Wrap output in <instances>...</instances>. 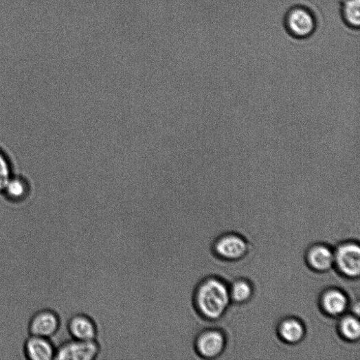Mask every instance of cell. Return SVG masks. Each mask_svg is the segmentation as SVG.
Here are the masks:
<instances>
[{
	"instance_id": "obj_2",
	"label": "cell",
	"mask_w": 360,
	"mask_h": 360,
	"mask_svg": "<svg viewBox=\"0 0 360 360\" xmlns=\"http://www.w3.org/2000/svg\"><path fill=\"white\" fill-rule=\"evenodd\" d=\"M283 23L287 34L298 40L309 38L317 27L315 12L308 7L302 5H296L289 9Z\"/></svg>"
},
{
	"instance_id": "obj_5",
	"label": "cell",
	"mask_w": 360,
	"mask_h": 360,
	"mask_svg": "<svg viewBox=\"0 0 360 360\" xmlns=\"http://www.w3.org/2000/svg\"><path fill=\"white\" fill-rule=\"evenodd\" d=\"M250 250L247 239L235 233L221 235L213 245L214 254L226 261H241L248 256Z\"/></svg>"
},
{
	"instance_id": "obj_7",
	"label": "cell",
	"mask_w": 360,
	"mask_h": 360,
	"mask_svg": "<svg viewBox=\"0 0 360 360\" xmlns=\"http://www.w3.org/2000/svg\"><path fill=\"white\" fill-rule=\"evenodd\" d=\"M63 325L62 318L54 311L49 309L37 312L28 324L30 335L50 339L55 336Z\"/></svg>"
},
{
	"instance_id": "obj_6",
	"label": "cell",
	"mask_w": 360,
	"mask_h": 360,
	"mask_svg": "<svg viewBox=\"0 0 360 360\" xmlns=\"http://www.w3.org/2000/svg\"><path fill=\"white\" fill-rule=\"evenodd\" d=\"M100 348L97 341L70 339L56 347V360H98Z\"/></svg>"
},
{
	"instance_id": "obj_9",
	"label": "cell",
	"mask_w": 360,
	"mask_h": 360,
	"mask_svg": "<svg viewBox=\"0 0 360 360\" xmlns=\"http://www.w3.org/2000/svg\"><path fill=\"white\" fill-rule=\"evenodd\" d=\"M67 333L70 339L80 341H96L98 326L94 319L83 313L71 316L66 325Z\"/></svg>"
},
{
	"instance_id": "obj_10",
	"label": "cell",
	"mask_w": 360,
	"mask_h": 360,
	"mask_svg": "<svg viewBox=\"0 0 360 360\" xmlns=\"http://www.w3.org/2000/svg\"><path fill=\"white\" fill-rule=\"evenodd\" d=\"M278 335L284 344L298 349V344L304 341L306 337V326L301 319L289 317L280 322Z\"/></svg>"
},
{
	"instance_id": "obj_14",
	"label": "cell",
	"mask_w": 360,
	"mask_h": 360,
	"mask_svg": "<svg viewBox=\"0 0 360 360\" xmlns=\"http://www.w3.org/2000/svg\"><path fill=\"white\" fill-rule=\"evenodd\" d=\"M337 330L344 340L350 343L358 341L360 337V324L358 317L353 315L344 317L338 322Z\"/></svg>"
},
{
	"instance_id": "obj_8",
	"label": "cell",
	"mask_w": 360,
	"mask_h": 360,
	"mask_svg": "<svg viewBox=\"0 0 360 360\" xmlns=\"http://www.w3.org/2000/svg\"><path fill=\"white\" fill-rule=\"evenodd\" d=\"M349 304L348 295L338 287L326 289L319 299V306L322 312L333 318L343 315L348 310Z\"/></svg>"
},
{
	"instance_id": "obj_11",
	"label": "cell",
	"mask_w": 360,
	"mask_h": 360,
	"mask_svg": "<svg viewBox=\"0 0 360 360\" xmlns=\"http://www.w3.org/2000/svg\"><path fill=\"white\" fill-rule=\"evenodd\" d=\"M306 262L313 271L325 273L335 265V254L333 247L324 244L312 246L307 251Z\"/></svg>"
},
{
	"instance_id": "obj_15",
	"label": "cell",
	"mask_w": 360,
	"mask_h": 360,
	"mask_svg": "<svg viewBox=\"0 0 360 360\" xmlns=\"http://www.w3.org/2000/svg\"><path fill=\"white\" fill-rule=\"evenodd\" d=\"M340 14L344 24L352 29L359 30L360 25V0H343Z\"/></svg>"
},
{
	"instance_id": "obj_1",
	"label": "cell",
	"mask_w": 360,
	"mask_h": 360,
	"mask_svg": "<svg viewBox=\"0 0 360 360\" xmlns=\"http://www.w3.org/2000/svg\"><path fill=\"white\" fill-rule=\"evenodd\" d=\"M193 302L196 313L203 320L214 327L219 326L218 321L232 302L228 284L214 276L203 279L195 289Z\"/></svg>"
},
{
	"instance_id": "obj_3",
	"label": "cell",
	"mask_w": 360,
	"mask_h": 360,
	"mask_svg": "<svg viewBox=\"0 0 360 360\" xmlns=\"http://www.w3.org/2000/svg\"><path fill=\"white\" fill-rule=\"evenodd\" d=\"M227 337L222 329L209 327L202 330L194 341V349L200 359H215L223 355Z\"/></svg>"
},
{
	"instance_id": "obj_17",
	"label": "cell",
	"mask_w": 360,
	"mask_h": 360,
	"mask_svg": "<svg viewBox=\"0 0 360 360\" xmlns=\"http://www.w3.org/2000/svg\"><path fill=\"white\" fill-rule=\"evenodd\" d=\"M11 178V171L8 161L3 153H0V191L4 190Z\"/></svg>"
},
{
	"instance_id": "obj_13",
	"label": "cell",
	"mask_w": 360,
	"mask_h": 360,
	"mask_svg": "<svg viewBox=\"0 0 360 360\" xmlns=\"http://www.w3.org/2000/svg\"><path fill=\"white\" fill-rule=\"evenodd\" d=\"M229 293L232 302L243 306L251 302L254 287L249 280L238 279L232 283Z\"/></svg>"
},
{
	"instance_id": "obj_12",
	"label": "cell",
	"mask_w": 360,
	"mask_h": 360,
	"mask_svg": "<svg viewBox=\"0 0 360 360\" xmlns=\"http://www.w3.org/2000/svg\"><path fill=\"white\" fill-rule=\"evenodd\" d=\"M23 352L30 360L54 359L56 347L49 339L32 336L25 342Z\"/></svg>"
},
{
	"instance_id": "obj_16",
	"label": "cell",
	"mask_w": 360,
	"mask_h": 360,
	"mask_svg": "<svg viewBox=\"0 0 360 360\" xmlns=\"http://www.w3.org/2000/svg\"><path fill=\"white\" fill-rule=\"evenodd\" d=\"M26 186L23 180L11 178L3 191L12 199L19 200L25 196Z\"/></svg>"
},
{
	"instance_id": "obj_4",
	"label": "cell",
	"mask_w": 360,
	"mask_h": 360,
	"mask_svg": "<svg viewBox=\"0 0 360 360\" xmlns=\"http://www.w3.org/2000/svg\"><path fill=\"white\" fill-rule=\"evenodd\" d=\"M335 254V265L344 278L358 279L360 274V247L358 242L347 241L337 246Z\"/></svg>"
}]
</instances>
